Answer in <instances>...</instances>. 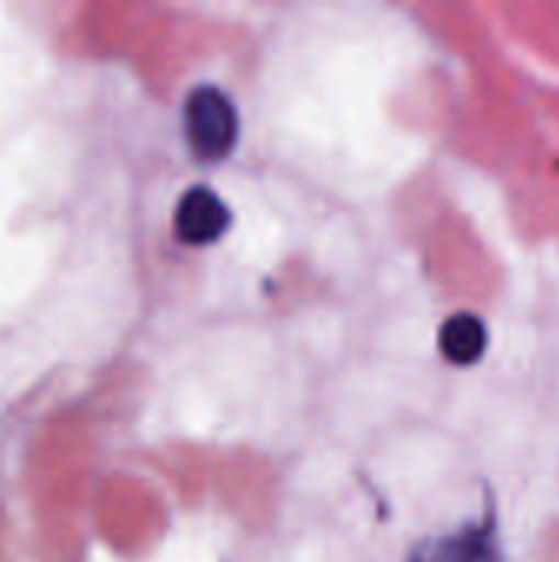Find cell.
<instances>
[{
	"mask_svg": "<svg viewBox=\"0 0 559 562\" xmlns=\"http://www.w3.org/2000/svg\"><path fill=\"white\" fill-rule=\"evenodd\" d=\"M484 326L478 316L471 313H458L441 326V349L451 362L458 366H471L474 359H481L484 352Z\"/></svg>",
	"mask_w": 559,
	"mask_h": 562,
	"instance_id": "3957f363",
	"label": "cell"
},
{
	"mask_svg": "<svg viewBox=\"0 0 559 562\" xmlns=\"http://www.w3.org/2000/svg\"><path fill=\"white\" fill-rule=\"evenodd\" d=\"M185 128L188 145L201 161H221L237 142L234 102L214 86H198L185 105Z\"/></svg>",
	"mask_w": 559,
	"mask_h": 562,
	"instance_id": "6da1fadb",
	"label": "cell"
},
{
	"mask_svg": "<svg viewBox=\"0 0 559 562\" xmlns=\"http://www.w3.org/2000/svg\"><path fill=\"white\" fill-rule=\"evenodd\" d=\"M231 214L224 207V201L217 194H211L208 188H194L188 191L181 201H178V211H175V231L185 244H211L224 234Z\"/></svg>",
	"mask_w": 559,
	"mask_h": 562,
	"instance_id": "7a4b0ae2",
	"label": "cell"
}]
</instances>
